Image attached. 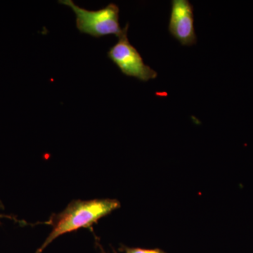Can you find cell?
I'll use <instances>...</instances> for the list:
<instances>
[{
    "mask_svg": "<svg viewBox=\"0 0 253 253\" xmlns=\"http://www.w3.org/2000/svg\"><path fill=\"white\" fill-rule=\"evenodd\" d=\"M121 207L115 199L75 200L62 212L53 214L44 224L52 226V231L36 253H42L59 236L80 229H91L99 219Z\"/></svg>",
    "mask_w": 253,
    "mask_h": 253,
    "instance_id": "obj_1",
    "label": "cell"
},
{
    "mask_svg": "<svg viewBox=\"0 0 253 253\" xmlns=\"http://www.w3.org/2000/svg\"><path fill=\"white\" fill-rule=\"evenodd\" d=\"M60 4L71 8L76 16V27L81 33L93 38L115 35L119 38L123 29L119 23V7L111 3L97 11H90L80 7L72 0H60Z\"/></svg>",
    "mask_w": 253,
    "mask_h": 253,
    "instance_id": "obj_2",
    "label": "cell"
},
{
    "mask_svg": "<svg viewBox=\"0 0 253 253\" xmlns=\"http://www.w3.org/2000/svg\"><path fill=\"white\" fill-rule=\"evenodd\" d=\"M129 23L123 28V33L118 38V42L110 48L107 52L112 61L125 76L142 82L156 79L158 73L144 63L137 49L129 42L127 32Z\"/></svg>",
    "mask_w": 253,
    "mask_h": 253,
    "instance_id": "obj_3",
    "label": "cell"
},
{
    "mask_svg": "<svg viewBox=\"0 0 253 253\" xmlns=\"http://www.w3.org/2000/svg\"><path fill=\"white\" fill-rule=\"evenodd\" d=\"M168 31L183 46L196 44L194 6L188 0H172Z\"/></svg>",
    "mask_w": 253,
    "mask_h": 253,
    "instance_id": "obj_4",
    "label": "cell"
},
{
    "mask_svg": "<svg viewBox=\"0 0 253 253\" xmlns=\"http://www.w3.org/2000/svg\"><path fill=\"white\" fill-rule=\"evenodd\" d=\"M96 245L98 246L99 249L100 253H106L105 252L104 249H103L101 245L99 244V239L96 238ZM122 250L124 251L125 253H167L162 250L160 249H139V248H128L126 246H123ZM114 253H117L114 251Z\"/></svg>",
    "mask_w": 253,
    "mask_h": 253,
    "instance_id": "obj_5",
    "label": "cell"
},
{
    "mask_svg": "<svg viewBox=\"0 0 253 253\" xmlns=\"http://www.w3.org/2000/svg\"><path fill=\"white\" fill-rule=\"evenodd\" d=\"M0 206H3L2 204H1V201H0ZM4 217L9 218V219H14V221H18V222L21 223V221L17 220V219H16V217H11V216H9V215H4V214H0V219H1V218H4Z\"/></svg>",
    "mask_w": 253,
    "mask_h": 253,
    "instance_id": "obj_6",
    "label": "cell"
}]
</instances>
